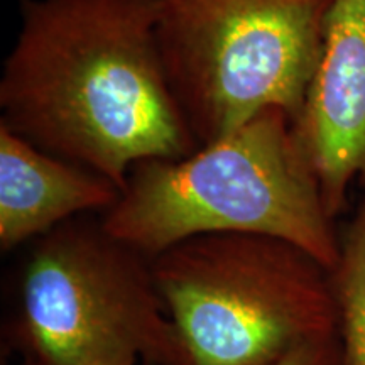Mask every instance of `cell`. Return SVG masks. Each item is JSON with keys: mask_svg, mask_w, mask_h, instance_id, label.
Returning <instances> with one entry per match:
<instances>
[{"mask_svg": "<svg viewBox=\"0 0 365 365\" xmlns=\"http://www.w3.org/2000/svg\"><path fill=\"white\" fill-rule=\"evenodd\" d=\"M100 220L150 259L210 234L276 237L330 271L340 255L335 220L293 120L281 108H267L190 156L137 163Z\"/></svg>", "mask_w": 365, "mask_h": 365, "instance_id": "cell-2", "label": "cell"}, {"mask_svg": "<svg viewBox=\"0 0 365 365\" xmlns=\"http://www.w3.org/2000/svg\"><path fill=\"white\" fill-rule=\"evenodd\" d=\"M120 196L107 178L36 148L0 125V249L38 240L71 218L105 213Z\"/></svg>", "mask_w": 365, "mask_h": 365, "instance_id": "cell-7", "label": "cell"}, {"mask_svg": "<svg viewBox=\"0 0 365 365\" xmlns=\"http://www.w3.org/2000/svg\"><path fill=\"white\" fill-rule=\"evenodd\" d=\"M333 220L365 191V0H333L307 100L293 122Z\"/></svg>", "mask_w": 365, "mask_h": 365, "instance_id": "cell-6", "label": "cell"}, {"mask_svg": "<svg viewBox=\"0 0 365 365\" xmlns=\"http://www.w3.org/2000/svg\"><path fill=\"white\" fill-rule=\"evenodd\" d=\"M14 336L36 365H190L149 255L85 215L34 240Z\"/></svg>", "mask_w": 365, "mask_h": 365, "instance_id": "cell-5", "label": "cell"}, {"mask_svg": "<svg viewBox=\"0 0 365 365\" xmlns=\"http://www.w3.org/2000/svg\"><path fill=\"white\" fill-rule=\"evenodd\" d=\"M150 264L190 365H276L339 333L330 269L287 240L198 235Z\"/></svg>", "mask_w": 365, "mask_h": 365, "instance_id": "cell-3", "label": "cell"}, {"mask_svg": "<svg viewBox=\"0 0 365 365\" xmlns=\"http://www.w3.org/2000/svg\"><path fill=\"white\" fill-rule=\"evenodd\" d=\"M143 365H145V364H143Z\"/></svg>", "mask_w": 365, "mask_h": 365, "instance_id": "cell-10", "label": "cell"}, {"mask_svg": "<svg viewBox=\"0 0 365 365\" xmlns=\"http://www.w3.org/2000/svg\"><path fill=\"white\" fill-rule=\"evenodd\" d=\"M276 365H340L339 333L307 341Z\"/></svg>", "mask_w": 365, "mask_h": 365, "instance_id": "cell-9", "label": "cell"}, {"mask_svg": "<svg viewBox=\"0 0 365 365\" xmlns=\"http://www.w3.org/2000/svg\"><path fill=\"white\" fill-rule=\"evenodd\" d=\"M0 125L124 190L145 159L200 148L168 83L156 0H16Z\"/></svg>", "mask_w": 365, "mask_h": 365, "instance_id": "cell-1", "label": "cell"}, {"mask_svg": "<svg viewBox=\"0 0 365 365\" xmlns=\"http://www.w3.org/2000/svg\"><path fill=\"white\" fill-rule=\"evenodd\" d=\"M339 313L340 365H365V191L340 235V255L330 271Z\"/></svg>", "mask_w": 365, "mask_h": 365, "instance_id": "cell-8", "label": "cell"}, {"mask_svg": "<svg viewBox=\"0 0 365 365\" xmlns=\"http://www.w3.org/2000/svg\"><path fill=\"white\" fill-rule=\"evenodd\" d=\"M333 0H156L168 83L200 145L281 108L296 120Z\"/></svg>", "mask_w": 365, "mask_h": 365, "instance_id": "cell-4", "label": "cell"}]
</instances>
